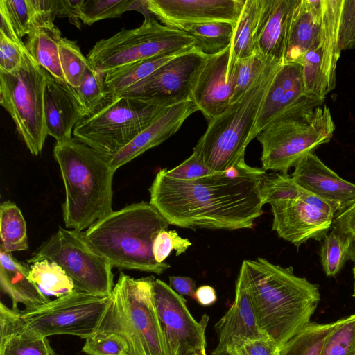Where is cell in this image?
<instances>
[{"label": "cell", "mask_w": 355, "mask_h": 355, "mask_svg": "<svg viewBox=\"0 0 355 355\" xmlns=\"http://www.w3.org/2000/svg\"><path fill=\"white\" fill-rule=\"evenodd\" d=\"M266 171L245 159L223 171L180 180L159 171L149 188L150 203L170 225L189 229H252L264 205L261 184Z\"/></svg>", "instance_id": "obj_1"}, {"label": "cell", "mask_w": 355, "mask_h": 355, "mask_svg": "<svg viewBox=\"0 0 355 355\" xmlns=\"http://www.w3.org/2000/svg\"><path fill=\"white\" fill-rule=\"evenodd\" d=\"M239 272L251 297L261 331L279 349L310 322L318 286L266 259H245Z\"/></svg>", "instance_id": "obj_2"}, {"label": "cell", "mask_w": 355, "mask_h": 355, "mask_svg": "<svg viewBox=\"0 0 355 355\" xmlns=\"http://www.w3.org/2000/svg\"><path fill=\"white\" fill-rule=\"evenodd\" d=\"M169 225L150 202L141 201L112 211L81 232V236L112 268L161 275L171 266L156 261L153 245Z\"/></svg>", "instance_id": "obj_3"}, {"label": "cell", "mask_w": 355, "mask_h": 355, "mask_svg": "<svg viewBox=\"0 0 355 355\" xmlns=\"http://www.w3.org/2000/svg\"><path fill=\"white\" fill-rule=\"evenodd\" d=\"M53 156L64 185L62 209L67 228L82 232L113 211L114 171L107 160L74 137L55 143Z\"/></svg>", "instance_id": "obj_4"}, {"label": "cell", "mask_w": 355, "mask_h": 355, "mask_svg": "<svg viewBox=\"0 0 355 355\" xmlns=\"http://www.w3.org/2000/svg\"><path fill=\"white\" fill-rule=\"evenodd\" d=\"M154 280L121 272L94 332L120 337L125 355H167L153 300Z\"/></svg>", "instance_id": "obj_5"}, {"label": "cell", "mask_w": 355, "mask_h": 355, "mask_svg": "<svg viewBox=\"0 0 355 355\" xmlns=\"http://www.w3.org/2000/svg\"><path fill=\"white\" fill-rule=\"evenodd\" d=\"M282 62L270 59L250 88L219 116L193 149L209 168L225 171L244 159L247 146L264 97Z\"/></svg>", "instance_id": "obj_6"}, {"label": "cell", "mask_w": 355, "mask_h": 355, "mask_svg": "<svg viewBox=\"0 0 355 355\" xmlns=\"http://www.w3.org/2000/svg\"><path fill=\"white\" fill-rule=\"evenodd\" d=\"M335 128L324 104L300 107L282 114L257 137L262 148L261 168L288 174L302 157L329 142Z\"/></svg>", "instance_id": "obj_7"}, {"label": "cell", "mask_w": 355, "mask_h": 355, "mask_svg": "<svg viewBox=\"0 0 355 355\" xmlns=\"http://www.w3.org/2000/svg\"><path fill=\"white\" fill-rule=\"evenodd\" d=\"M110 297L73 291L31 309L15 311L0 303V330H17L36 337L71 335L86 339L96 330Z\"/></svg>", "instance_id": "obj_8"}, {"label": "cell", "mask_w": 355, "mask_h": 355, "mask_svg": "<svg viewBox=\"0 0 355 355\" xmlns=\"http://www.w3.org/2000/svg\"><path fill=\"white\" fill-rule=\"evenodd\" d=\"M169 107L135 95L110 97L94 113L79 120L73 135L109 162Z\"/></svg>", "instance_id": "obj_9"}, {"label": "cell", "mask_w": 355, "mask_h": 355, "mask_svg": "<svg viewBox=\"0 0 355 355\" xmlns=\"http://www.w3.org/2000/svg\"><path fill=\"white\" fill-rule=\"evenodd\" d=\"M195 45V40L184 31L147 17L137 28L123 29L98 41L87 58L96 70L105 74L154 57L179 55Z\"/></svg>", "instance_id": "obj_10"}, {"label": "cell", "mask_w": 355, "mask_h": 355, "mask_svg": "<svg viewBox=\"0 0 355 355\" xmlns=\"http://www.w3.org/2000/svg\"><path fill=\"white\" fill-rule=\"evenodd\" d=\"M49 75L28 51L18 69L8 73L0 72V104L35 156L42 152L48 136L44 97Z\"/></svg>", "instance_id": "obj_11"}, {"label": "cell", "mask_w": 355, "mask_h": 355, "mask_svg": "<svg viewBox=\"0 0 355 355\" xmlns=\"http://www.w3.org/2000/svg\"><path fill=\"white\" fill-rule=\"evenodd\" d=\"M49 260L59 265L72 281L75 290L99 297L110 296L114 286L112 266L84 241L81 232L59 226L27 262Z\"/></svg>", "instance_id": "obj_12"}, {"label": "cell", "mask_w": 355, "mask_h": 355, "mask_svg": "<svg viewBox=\"0 0 355 355\" xmlns=\"http://www.w3.org/2000/svg\"><path fill=\"white\" fill-rule=\"evenodd\" d=\"M343 4V0H322L318 35L300 63L306 91L322 99L336 86L341 52L338 32Z\"/></svg>", "instance_id": "obj_13"}, {"label": "cell", "mask_w": 355, "mask_h": 355, "mask_svg": "<svg viewBox=\"0 0 355 355\" xmlns=\"http://www.w3.org/2000/svg\"><path fill=\"white\" fill-rule=\"evenodd\" d=\"M272 229L299 248L309 239L321 240L331 228L336 212L327 201L303 189L296 199L270 201Z\"/></svg>", "instance_id": "obj_14"}, {"label": "cell", "mask_w": 355, "mask_h": 355, "mask_svg": "<svg viewBox=\"0 0 355 355\" xmlns=\"http://www.w3.org/2000/svg\"><path fill=\"white\" fill-rule=\"evenodd\" d=\"M153 300L167 355L206 347L207 315L197 322L190 313L185 299L159 279L153 282Z\"/></svg>", "instance_id": "obj_15"}, {"label": "cell", "mask_w": 355, "mask_h": 355, "mask_svg": "<svg viewBox=\"0 0 355 355\" xmlns=\"http://www.w3.org/2000/svg\"><path fill=\"white\" fill-rule=\"evenodd\" d=\"M207 58L193 47L162 65L124 95L146 98L166 107L190 100L194 83Z\"/></svg>", "instance_id": "obj_16"}, {"label": "cell", "mask_w": 355, "mask_h": 355, "mask_svg": "<svg viewBox=\"0 0 355 355\" xmlns=\"http://www.w3.org/2000/svg\"><path fill=\"white\" fill-rule=\"evenodd\" d=\"M231 45L207 56L194 83L191 99L210 121L232 103L236 84V62L230 60Z\"/></svg>", "instance_id": "obj_17"}, {"label": "cell", "mask_w": 355, "mask_h": 355, "mask_svg": "<svg viewBox=\"0 0 355 355\" xmlns=\"http://www.w3.org/2000/svg\"><path fill=\"white\" fill-rule=\"evenodd\" d=\"M245 0H143L148 11L161 24L178 28L209 22L236 25Z\"/></svg>", "instance_id": "obj_18"}, {"label": "cell", "mask_w": 355, "mask_h": 355, "mask_svg": "<svg viewBox=\"0 0 355 355\" xmlns=\"http://www.w3.org/2000/svg\"><path fill=\"white\" fill-rule=\"evenodd\" d=\"M324 101L306 91L300 64L282 62L259 111L251 141L282 114L300 107H318Z\"/></svg>", "instance_id": "obj_19"}, {"label": "cell", "mask_w": 355, "mask_h": 355, "mask_svg": "<svg viewBox=\"0 0 355 355\" xmlns=\"http://www.w3.org/2000/svg\"><path fill=\"white\" fill-rule=\"evenodd\" d=\"M291 177L302 188L329 202L336 214L355 203V184L340 178L313 153L297 162Z\"/></svg>", "instance_id": "obj_20"}, {"label": "cell", "mask_w": 355, "mask_h": 355, "mask_svg": "<svg viewBox=\"0 0 355 355\" xmlns=\"http://www.w3.org/2000/svg\"><path fill=\"white\" fill-rule=\"evenodd\" d=\"M198 108L192 100L170 107L164 114L120 150L109 162L115 172L146 150L173 135L185 120Z\"/></svg>", "instance_id": "obj_21"}, {"label": "cell", "mask_w": 355, "mask_h": 355, "mask_svg": "<svg viewBox=\"0 0 355 355\" xmlns=\"http://www.w3.org/2000/svg\"><path fill=\"white\" fill-rule=\"evenodd\" d=\"M214 329L218 340L216 348L219 349L240 341L268 338L259 328L251 297L240 272L235 284L234 302Z\"/></svg>", "instance_id": "obj_22"}, {"label": "cell", "mask_w": 355, "mask_h": 355, "mask_svg": "<svg viewBox=\"0 0 355 355\" xmlns=\"http://www.w3.org/2000/svg\"><path fill=\"white\" fill-rule=\"evenodd\" d=\"M297 0H262L257 52L283 62L290 20Z\"/></svg>", "instance_id": "obj_23"}, {"label": "cell", "mask_w": 355, "mask_h": 355, "mask_svg": "<svg viewBox=\"0 0 355 355\" xmlns=\"http://www.w3.org/2000/svg\"><path fill=\"white\" fill-rule=\"evenodd\" d=\"M322 0H297L289 23L283 62L300 64L320 27Z\"/></svg>", "instance_id": "obj_24"}, {"label": "cell", "mask_w": 355, "mask_h": 355, "mask_svg": "<svg viewBox=\"0 0 355 355\" xmlns=\"http://www.w3.org/2000/svg\"><path fill=\"white\" fill-rule=\"evenodd\" d=\"M30 269L10 252L0 247V284L2 291L11 298L12 309L22 304L26 309L40 306L50 300L29 277Z\"/></svg>", "instance_id": "obj_25"}, {"label": "cell", "mask_w": 355, "mask_h": 355, "mask_svg": "<svg viewBox=\"0 0 355 355\" xmlns=\"http://www.w3.org/2000/svg\"><path fill=\"white\" fill-rule=\"evenodd\" d=\"M44 111L48 135L56 143L72 139L80 112L69 92L51 75L45 90Z\"/></svg>", "instance_id": "obj_26"}, {"label": "cell", "mask_w": 355, "mask_h": 355, "mask_svg": "<svg viewBox=\"0 0 355 355\" xmlns=\"http://www.w3.org/2000/svg\"><path fill=\"white\" fill-rule=\"evenodd\" d=\"M60 29L53 22L35 28L24 42L25 46L33 59L56 81L65 83L60 59Z\"/></svg>", "instance_id": "obj_27"}, {"label": "cell", "mask_w": 355, "mask_h": 355, "mask_svg": "<svg viewBox=\"0 0 355 355\" xmlns=\"http://www.w3.org/2000/svg\"><path fill=\"white\" fill-rule=\"evenodd\" d=\"M0 33L20 42L39 26L34 0H1Z\"/></svg>", "instance_id": "obj_28"}, {"label": "cell", "mask_w": 355, "mask_h": 355, "mask_svg": "<svg viewBox=\"0 0 355 355\" xmlns=\"http://www.w3.org/2000/svg\"><path fill=\"white\" fill-rule=\"evenodd\" d=\"M261 6L262 0H245L234 26L231 44V61L245 58L257 53L256 40Z\"/></svg>", "instance_id": "obj_29"}, {"label": "cell", "mask_w": 355, "mask_h": 355, "mask_svg": "<svg viewBox=\"0 0 355 355\" xmlns=\"http://www.w3.org/2000/svg\"><path fill=\"white\" fill-rule=\"evenodd\" d=\"M177 55H178L157 56L106 73L104 74L105 84L109 96L118 97L124 95L135 85Z\"/></svg>", "instance_id": "obj_30"}, {"label": "cell", "mask_w": 355, "mask_h": 355, "mask_svg": "<svg viewBox=\"0 0 355 355\" xmlns=\"http://www.w3.org/2000/svg\"><path fill=\"white\" fill-rule=\"evenodd\" d=\"M60 83L76 103L80 112V119L94 113L110 98L105 84V75L96 70L90 63L78 87H72L66 83Z\"/></svg>", "instance_id": "obj_31"}, {"label": "cell", "mask_w": 355, "mask_h": 355, "mask_svg": "<svg viewBox=\"0 0 355 355\" xmlns=\"http://www.w3.org/2000/svg\"><path fill=\"white\" fill-rule=\"evenodd\" d=\"M234 26L228 22H209L182 26L178 29L195 40L196 49L210 56L223 51L231 45Z\"/></svg>", "instance_id": "obj_32"}, {"label": "cell", "mask_w": 355, "mask_h": 355, "mask_svg": "<svg viewBox=\"0 0 355 355\" xmlns=\"http://www.w3.org/2000/svg\"><path fill=\"white\" fill-rule=\"evenodd\" d=\"M1 246L5 251L27 250L26 223L19 208L10 200L0 205Z\"/></svg>", "instance_id": "obj_33"}, {"label": "cell", "mask_w": 355, "mask_h": 355, "mask_svg": "<svg viewBox=\"0 0 355 355\" xmlns=\"http://www.w3.org/2000/svg\"><path fill=\"white\" fill-rule=\"evenodd\" d=\"M338 320L327 324L311 322L282 347L278 355H320L323 343Z\"/></svg>", "instance_id": "obj_34"}, {"label": "cell", "mask_w": 355, "mask_h": 355, "mask_svg": "<svg viewBox=\"0 0 355 355\" xmlns=\"http://www.w3.org/2000/svg\"><path fill=\"white\" fill-rule=\"evenodd\" d=\"M29 277L44 293L57 297L75 290L65 271L57 263L46 259L32 263Z\"/></svg>", "instance_id": "obj_35"}, {"label": "cell", "mask_w": 355, "mask_h": 355, "mask_svg": "<svg viewBox=\"0 0 355 355\" xmlns=\"http://www.w3.org/2000/svg\"><path fill=\"white\" fill-rule=\"evenodd\" d=\"M0 355H56L47 338L17 330H0Z\"/></svg>", "instance_id": "obj_36"}, {"label": "cell", "mask_w": 355, "mask_h": 355, "mask_svg": "<svg viewBox=\"0 0 355 355\" xmlns=\"http://www.w3.org/2000/svg\"><path fill=\"white\" fill-rule=\"evenodd\" d=\"M139 0H83L79 19L84 24L110 18L120 17L125 12L137 10Z\"/></svg>", "instance_id": "obj_37"}, {"label": "cell", "mask_w": 355, "mask_h": 355, "mask_svg": "<svg viewBox=\"0 0 355 355\" xmlns=\"http://www.w3.org/2000/svg\"><path fill=\"white\" fill-rule=\"evenodd\" d=\"M350 239L331 229L324 237L320 254L322 268L327 277L337 275L347 260Z\"/></svg>", "instance_id": "obj_38"}, {"label": "cell", "mask_w": 355, "mask_h": 355, "mask_svg": "<svg viewBox=\"0 0 355 355\" xmlns=\"http://www.w3.org/2000/svg\"><path fill=\"white\" fill-rule=\"evenodd\" d=\"M60 64L65 83L76 88L81 84L89 62L83 55L76 41L62 37L59 47Z\"/></svg>", "instance_id": "obj_39"}, {"label": "cell", "mask_w": 355, "mask_h": 355, "mask_svg": "<svg viewBox=\"0 0 355 355\" xmlns=\"http://www.w3.org/2000/svg\"><path fill=\"white\" fill-rule=\"evenodd\" d=\"M320 355H355V313L338 320L326 337Z\"/></svg>", "instance_id": "obj_40"}, {"label": "cell", "mask_w": 355, "mask_h": 355, "mask_svg": "<svg viewBox=\"0 0 355 355\" xmlns=\"http://www.w3.org/2000/svg\"><path fill=\"white\" fill-rule=\"evenodd\" d=\"M259 53L236 62V84L232 103L238 101L250 88L268 60Z\"/></svg>", "instance_id": "obj_41"}, {"label": "cell", "mask_w": 355, "mask_h": 355, "mask_svg": "<svg viewBox=\"0 0 355 355\" xmlns=\"http://www.w3.org/2000/svg\"><path fill=\"white\" fill-rule=\"evenodd\" d=\"M191 245L188 239L182 238L175 230H163L154 240L153 256L156 261L164 263L172 250L175 251L176 256H180Z\"/></svg>", "instance_id": "obj_42"}, {"label": "cell", "mask_w": 355, "mask_h": 355, "mask_svg": "<svg viewBox=\"0 0 355 355\" xmlns=\"http://www.w3.org/2000/svg\"><path fill=\"white\" fill-rule=\"evenodd\" d=\"M82 351L87 355H125V346L115 334L94 333L85 339Z\"/></svg>", "instance_id": "obj_43"}, {"label": "cell", "mask_w": 355, "mask_h": 355, "mask_svg": "<svg viewBox=\"0 0 355 355\" xmlns=\"http://www.w3.org/2000/svg\"><path fill=\"white\" fill-rule=\"evenodd\" d=\"M27 52L24 43H17L0 33V72L8 73L18 69Z\"/></svg>", "instance_id": "obj_44"}, {"label": "cell", "mask_w": 355, "mask_h": 355, "mask_svg": "<svg viewBox=\"0 0 355 355\" xmlns=\"http://www.w3.org/2000/svg\"><path fill=\"white\" fill-rule=\"evenodd\" d=\"M163 169L167 176L180 180H194L216 173L194 153L178 166L170 170Z\"/></svg>", "instance_id": "obj_45"}, {"label": "cell", "mask_w": 355, "mask_h": 355, "mask_svg": "<svg viewBox=\"0 0 355 355\" xmlns=\"http://www.w3.org/2000/svg\"><path fill=\"white\" fill-rule=\"evenodd\" d=\"M338 39L341 51L352 49L355 40V0H343Z\"/></svg>", "instance_id": "obj_46"}, {"label": "cell", "mask_w": 355, "mask_h": 355, "mask_svg": "<svg viewBox=\"0 0 355 355\" xmlns=\"http://www.w3.org/2000/svg\"><path fill=\"white\" fill-rule=\"evenodd\" d=\"M225 349L230 355H278L279 348L266 338L240 341Z\"/></svg>", "instance_id": "obj_47"}, {"label": "cell", "mask_w": 355, "mask_h": 355, "mask_svg": "<svg viewBox=\"0 0 355 355\" xmlns=\"http://www.w3.org/2000/svg\"><path fill=\"white\" fill-rule=\"evenodd\" d=\"M331 229L350 239L347 260L355 261V203L347 209L336 214Z\"/></svg>", "instance_id": "obj_48"}, {"label": "cell", "mask_w": 355, "mask_h": 355, "mask_svg": "<svg viewBox=\"0 0 355 355\" xmlns=\"http://www.w3.org/2000/svg\"><path fill=\"white\" fill-rule=\"evenodd\" d=\"M83 0H59L58 17H67L72 24L80 29L79 10Z\"/></svg>", "instance_id": "obj_49"}, {"label": "cell", "mask_w": 355, "mask_h": 355, "mask_svg": "<svg viewBox=\"0 0 355 355\" xmlns=\"http://www.w3.org/2000/svg\"><path fill=\"white\" fill-rule=\"evenodd\" d=\"M169 286L178 294L191 297L196 290L194 280L188 277L169 276Z\"/></svg>", "instance_id": "obj_50"}, {"label": "cell", "mask_w": 355, "mask_h": 355, "mask_svg": "<svg viewBox=\"0 0 355 355\" xmlns=\"http://www.w3.org/2000/svg\"><path fill=\"white\" fill-rule=\"evenodd\" d=\"M193 298L202 306H210L216 302L217 296L212 286L203 285L196 288Z\"/></svg>", "instance_id": "obj_51"}, {"label": "cell", "mask_w": 355, "mask_h": 355, "mask_svg": "<svg viewBox=\"0 0 355 355\" xmlns=\"http://www.w3.org/2000/svg\"><path fill=\"white\" fill-rule=\"evenodd\" d=\"M177 355H207L205 347L191 348L181 351Z\"/></svg>", "instance_id": "obj_52"}, {"label": "cell", "mask_w": 355, "mask_h": 355, "mask_svg": "<svg viewBox=\"0 0 355 355\" xmlns=\"http://www.w3.org/2000/svg\"><path fill=\"white\" fill-rule=\"evenodd\" d=\"M210 355H230L226 349H219L215 348Z\"/></svg>", "instance_id": "obj_53"}, {"label": "cell", "mask_w": 355, "mask_h": 355, "mask_svg": "<svg viewBox=\"0 0 355 355\" xmlns=\"http://www.w3.org/2000/svg\"><path fill=\"white\" fill-rule=\"evenodd\" d=\"M355 263V261H354ZM353 271V275H354V293H353V297L355 298V263L352 269Z\"/></svg>", "instance_id": "obj_54"}, {"label": "cell", "mask_w": 355, "mask_h": 355, "mask_svg": "<svg viewBox=\"0 0 355 355\" xmlns=\"http://www.w3.org/2000/svg\"><path fill=\"white\" fill-rule=\"evenodd\" d=\"M355 48V40L354 42V44H353V46H352V49Z\"/></svg>", "instance_id": "obj_55"}]
</instances>
